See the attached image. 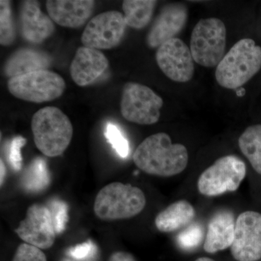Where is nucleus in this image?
Instances as JSON below:
<instances>
[{"instance_id": "15", "label": "nucleus", "mask_w": 261, "mask_h": 261, "mask_svg": "<svg viewBox=\"0 0 261 261\" xmlns=\"http://www.w3.org/2000/svg\"><path fill=\"white\" fill-rule=\"evenodd\" d=\"M95 2L92 0H48V15L53 22L65 28L82 27L92 15Z\"/></svg>"}, {"instance_id": "27", "label": "nucleus", "mask_w": 261, "mask_h": 261, "mask_svg": "<svg viewBox=\"0 0 261 261\" xmlns=\"http://www.w3.org/2000/svg\"><path fill=\"white\" fill-rule=\"evenodd\" d=\"M27 143V140L22 136L15 137L8 146V159L10 166L15 171H18L22 168L21 148Z\"/></svg>"}, {"instance_id": "7", "label": "nucleus", "mask_w": 261, "mask_h": 261, "mask_svg": "<svg viewBox=\"0 0 261 261\" xmlns=\"http://www.w3.org/2000/svg\"><path fill=\"white\" fill-rule=\"evenodd\" d=\"M246 173V165L240 158L231 154L224 156L201 173L197 188L202 195L208 197L234 192Z\"/></svg>"}, {"instance_id": "33", "label": "nucleus", "mask_w": 261, "mask_h": 261, "mask_svg": "<svg viewBox=\"0 0 261 261\" xmlns=\"http://www.w3.org/2000/svg\"><path fill=\"white\" fill-rule=\"evenodd\" d=\"M245 89H242V90L238 91L237 92V94H238V96H240V97H241V96H243L244 94H245Z\"/></svg>"}, {"instance_id": "32", "label": "nucleus", "mask_w": 261, "mask_h": 261, "mask_svg": "<svg viewBox=\"0 0 261 261\" xmlns=\"http://www.w3.org/2000/svg\"><path fill=\"white\" fill-rule=\"evenodd\" d=\"M195 261H216L210 258V257H199Z\"/></svg>"}, {"instance_id": "21", "label": "nucleus", "mask_w": 261, "mask_h": 261, "mask_svg": "<svg viewBox=\"0 0 261 261\" xmlns=\"http://www.w3.org/2000/svg\"><path fill=\"white\" fill-rule=\"evenodd\" d=\"M239 147L254 170L261 174V124L247 128L239 138Z\"/></svg>"}, {"instance_id": "16", "label": "nucleus", "mask_w": 261, "mask_h": 261, "mask_svg": "<svg viewBox=\"0 0 261 261\" xmlns=\"http://www.w3.org/2000/svg\"><path fill=\"white\" fill-rule=\"evenodd\" d=\"M20 23L23 39L33 44H40L54 34L53 20L42 13L37 1L27 0L21 3Z\"/></svg>"}, {"instance_id": "14", "label": "nucleus", "mask_w": 261, "mask_h": 261, "mask_svg": "<svg viewBox=\"0 0 261 261\" xmlns=\"http://www.w3.org/2000/svg\"><path fill=\"white\" fill-rule=\"evenodd\" d=\"M109 66L108 58L100 50L81 47L71 62L70 76L80 87H86L96 82Z\"/></svg>"}, {"instance_id": "17", "label": "nucleus", "mask_w": 261, "mask_h": 261, "mask_svg": "<svg viewBox=\"0 0 261 261\" xmlns=\"http://www.w3.org/2000/svg\"><path fill=\"white\" fill-rule=\"evenodd\" d=\"M235 221L232 213L223 210L211 218L203 248L208 253L226 250L231 247L234 239Z\"/></svg>"}, {"instance_id": "5", "label": "nucleus", "mask_w": 261, "mask_h": 261, "mask_svg": "<svg viewBox=\"0 0 261 261\" xmlns=\"http://www.w3.org/2000/svg\"><path fill=\"white\" fill-rule=\"evenodd\" d=\"M226 29L221 19H201L194 27L190 51L197 64L207 68L217 67L224 57Z\"/></svg>"}, {"instance_id": "8", "label": "nucleus", "mask_w": 261, "mask_h": 261, "mask_svg": "<svg viewBox=\"0 0 261 261\" xmlns=\"http://www.w3.org/2000/svg\"><path fill=\"white\" fill-rule=\"evenodd\" d=\"M162 98L152 89L139 83L128 82L122 92L121 113L126 121L140 125H152L161 117Z\"/></svg>"}, {"instance_id": "12", "label": "nucleus", "mask_w": 261, "mask_h": 261, "mask_svg": "<svg viewBox=\"0 0 261 261\" xmlns=\"http://www.w3.org/2000/svg\"><path fill=\"white\" fill-rule=\"evenodd\" d=\"M15 232L25 243L41 250L50 248L54 245L56 231L49 207L40 204L30 206Z\"/></svg>"}, {"instance_id": "26", "label": "nucleus", "mask_w": 261, "mask_h": 261, "mask_svg": "<svg viewBox=\"0 0 261 261\" xmlns=\"http://www.w3.org/2000/svg\"><path fill=\"white\" fill-rule=\"evenodd\" d=\"M49 206L56 233H61L64 231L68 223V205L63 201L53 200L49 202Z\"/></svg>"}, {"instance_id": "19", "label": "nucleus", "mask_w": 261, "mask_h": 261, "mask_svg": "<svg viewBox=\"0 0 261 261\" xmlns=\"http://www.w3.org/2000/svg\"><path fill=\"white\" fill-rule=\"evenodd\" d=\"M196 212L187 200H179L159 213L154 220L156 227L162 232H173L192 224Z\"/></svg>"}, {"instance_id": "6", "label": "nucleus", "mask_w": 261, "mask_h": 261, "mask_svg": "<svg viewBox=\"0 0 261 261\" xmlns=\"http://www.w3.org/2000/svg\"><path fill=\"white\" fill-rule=\"evenodd\" d=\"M65 82L57 73L49 69L40 70L9 79L10 93L27 102H50L64 92Z\"/></svg>"}, {"instance_id": "29", "label": "nucleus", "mask_w": 261, "mask_h": 261, "mask_svg": "<svg viewBox=\"0 0 261 261\" xmlns=\"http://www.w3.org/2000/svg\"><path fill=\"white\" fill-rule=\"evenodd\" d=\"M96 253L97 247L91 240L72 247L68 250V255L75 260H89L92 258Z\"/></svg>"}, {"instance_id": "34", "label": "nucleus", "mask_w": 261, "mask_h": 261, "mask_svg": "<svg viewBox=\"0 0 261 261\" xmlns=\"http://www.w3.org/2000/svg\"><path fill=\"white\" fill-rule=\"evenodd\" d=\"M61 261H73V260H70V259H68V258H63V259H62V260Z\"/></svg>"}, {"instance_id": "9", "label": "nucleus", "mask_w": 261, "mask_h": 261, "mask_svg": "<svg viewBox=\"0 0 261 261\" xmlns=\"http://www.w3.org/2000/svg\"><path fill=\"white\" fill-rule=\"evenodd\" d=\"M126 23L124 16L116 10L105 12L89 20L82 36L84 47L111 49L117 47L124 37Z\"/></svg>"}, {"instance_id": "1", "label": "nucleus", "mask_w": 261, "mask_h": 261, "mask_svg": "<svg viewBox=\"0 0 261 261\" xmlns=\"http://www.w3.org/2000/svg\"><path fill=\"white\" fill-rule=\"evenodd\" d=\"M133 161L144 172L168 177L185 171L189 154L185 146L173 144L169 135L160 132L147 137L137 147Z\"/></svg>"}, {"instance_id": "23", "label": "nucleus", "mask_w": 261, "mask_h": 261, "mask_svg": "<svg viewBox=\"0 0 261 261\" xmlns=\"http://www.w3.org/2000/svg\"><path fill=\"white\" fill-rule=\"evenodd\" d=\"M15 39V29L10 1H0V44L11 45Z\"/></svg>"}, {"instance_id": "20", "label": "nucleus", "mask_w": 261, "mask_h": 261, "mask_svg": "<svg viewBox=\"0 0 261 261\" xmlns=\"http://www.w3.org/2000/svg\"><path fill=\"white\" fill-rule=\"evenodd\" d=\"M158 2L154 0H125L122 8L127 27L135 29L145 28L153 15Z\"/></svg>"}, {"instance_id": "30", "label": "nucleus", "mask_w": 261, "mask_h": 261, "mask_svg": "<svg viewBox=\"0 0 261 261\" xmlns=\"http://www.w3.org/2000/svg\"><path fill=\"white\" fill-rule=\"evenodd\" d=\"M109 261H135V259L128 252H118L111 255Z\"/></svg>"}, {"instance_id": "24", "label": "nucleus", "mask_w": 261, "mask_h": 261, "mask_svg": "<svg viewBox=\"0 0 261 261\" xmlns=\"http://www.w3.org/2000/svg\"><path fill=\"white\" fill-rule=\"evenodd\" d=\"M203 228L199 224H192L178 233L177 243L184 250H192L203 240Z\"/></svg>"}, {"instance_id": "28", "label": "nucleus", "mask_w": 261, "mask_h": 261, "mask_svg": "<svg viewBox=\"0 0 261 261\" xmlns=\"http://www.w3.org/2000/svg\"><path fill=\"white\" fill-rule=\"evenodd\" d=\"M13 261H47L41 249L27 243L19 245Z\"/></svg>"}, {"instance_id": "18", "label": "nucleus", "mask_w": 261, "mask_h": 261, "mask_svg": "<svg viewBox=\"0 0 261 261\" xmlns=\"http://www.w3.org/2000/svg\"><path fill=\"white\" fill-rule=\"evenodd\" d=\"M51 63L45 51L34 49H20L15 51L5 65L4 73L8 78L47 70Z\"/></svg>"}, {"instance_id": "25", "label": "nucleus", "mask_w": 261, "mask_h": 261, "mask_svg": "<svg viewBox=\"0 0 261 261\" xmlns=\"http://www.w3.org/2000/svg\"><path fill=\"white\" fill-rule=\"evenodd\" d=\"M106 138L120 157L125 159L129 153V145L121 130L115 124L109 123L106 126Z\"/></svg>"}, {"instance_id": "31", "label": "nucleus", "mask_w": 261, "mask_h": 261, "mask_svg": "<svg viewBox=\"0 0 261 261\" xmlns=\"http://www.w3.org/2000/svg\"><path fill=\"white\" fill-rule=\"evenodd\" d=\"M0 164H1V166H0V168H1V176H0V180H1V181H0V183H1V185H3V181H4L5 179L6 170H5V166L4 163H3V160H1V161H0Z\"/></svg>"}, {"instance_id": "2", "label": "nucleus", "mask_w": 261, "mask_h": 261, "mask_svg": "<svg viewBox=\"0 0 261 261\" xmlns=\"http://www.w3.org/2000/svg\"><path fill=\"white\" fill-rule=\"evenodd\" d=\"M261 68V47L249 38L237 42L225 55L216 70L221 87L236 89L249 82Z\"/></svg>"}, {"instance_id": "10", "label": "nucleus", "mask_w": 261, "mask_h": 261, "mask_svg": "<svg viewBox=\"0 0 261 261\" xmlns=\"http://www.w3.org/2000/svg\"><path fill=\"white\" fill-rule=\"evenodd\" d=\"M155 59L160 69L173 82L186 83L192 80L195 73V61L190 48L178 38L160 46Z\"/></svg>"}, {"instance_id": "13", "label": "nucleus", "mask_w": 261, "mask_h": 261, "mask_svg": "<svg viewBox=\"0 0 261 261\" xmlns=\"http://www.w3.org/2000/svg\"><path fill=\"white\" fill-rule=\"evenodd\" d=\"M188 20V9L181 3L165 5L154 20L147 35V44L152 49L159 48L165 42L176 38Z\"/></svg>"}, {"instance_id": "11", "label": "nucleus", "mask_w": 261, "mask_h": 261, "mask_svg": "<svg viewBox=\"0 0 261 261\" xmlns=\"http://www.w3.org/2000/svg\"><path fill=\"white\" fill-rule=\"evenodd\" d=\"M231 255L237 261H257L261 259V214L245 211L235 224Z\"/></svg>"}, {"instance_id": "22", "label": "nucleus", "mask_w": 261, "mask_h": 261, "mask_svg": "<svg viewBox=\"0 0 261 261\" xmlns=\"http://www.w3.org/2000/svg\"><path fill=\"white\" fill-rule=\"evenodd\" d=\"M49 181L50 177L47 163L42 158H36L24 173L23 187L29 192H38L47 188Z\"/></svg>"}, {"instance_id": "4", "label": "nucleus", "mask_w": 261, "mask_h": 261, "mask_svg": "<svg viewBox=\"0 0 261 261\" xmlns=\"http://www.w3.org/2000/svg\"><path fill=\"white\" fill-rule=\"evenodd\" d=\"M146 197L138 187L113 182L98 192L94 214L103 221H117L135 217L144 210Z\"/></svg>"}, {"instance_id": "3", "label": "nucleus", "mask_w": 261, "mask_h": 261, "mask_svg": "<svg viewBox=\"0 0 261 261\" xmlns=\"http://www.w3.org/2000/svg\"><path fill=\"white\" fill-rule=\"evenodd\" d=\"M34 143L48 157L61 155L73 137V125L68 117L56 107H45L34 113L32 119Z\"/></svg>"}]
</instances>
